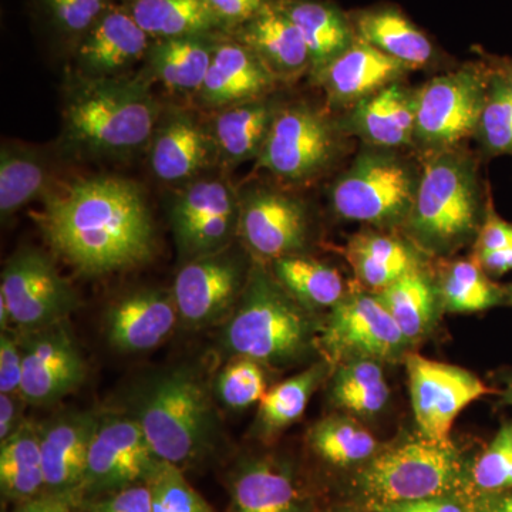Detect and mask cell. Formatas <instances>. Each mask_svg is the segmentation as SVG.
I'll return each mask as SVG.
<instances>
[{
	"instance_id": "6da1fadb",
	"label": "cell",
	"mask_w": 512,
	"mask_h": 512,
	"mask_svg": "<svg viewBox=\"0 0 512 512\" xmlns=\"http://www.w3.org/2000/svg\"><path fill=\"white\" fill-rule=\"evenodd\" d=\"M35 220L53 252L84 276L134 269L156 254L146 195L126 178L96 175L49 191Z\"/></svg>"
},
{
	"instance_id": "7a4b0ae2",
	"label": "cell",
	"mask_w": 512,
	"mask_h": 512,
	"mask_svg": "<svg viewBox=\"0 0 512 512\" xmlns=\"http://www.w3.org/2000/svg\"><path fill=\"white\" fill-rule=\"evenodd\" d=\"M163 107L143 76H80L67 92L62 138L94 157L133 156L148 147Z\"/></svg>"
},
{
	"instance_id": "3957f363",
	"label": "cell",
	"mask_w": 512,
	"mask_h": 512,
	"mask_svg": "<svg viewBox=\"0 0 512 512\" xmlns=\"http://www.w3.org/2000/svg\"><path fill=\"white\" fill-rule=\"evenodd\" d=\"M319 335L312 312L289 295L272 271L255 262L225 325L222 345L234 357L285 367L311 355Z\"/></svg>"
},
{
	"instance_id": "277c9868",
	"label": "cell",
	"mask_w": 512,
	"mask_h": 512,
	"mask_svg": "<svg viewBox=\"0 0 512 512\" xmlns=\"http://www.w3.org/2000/svg\"><path fill=\"white\" fill-rule=\"evenodd\" d=\"M484 217L476 158L460 147L429 153L404 224L409 237L429 254L448 255L477 238Z\"/></svg>"
},
{
	"instance_id": "5b68a950",
	"label": "cell",
	"mask_w": 512,
	"mask_h": 512,
	"mask_svg": "<svg viewBox=\"0 0 512 512\" xmlns=\"http://www.w3.org/2000/svg\"><path fill=\"white\" fill-rule=\"evenodd\" d=\"M133 417L154 454L180 468L208 453L217 427L207 387L200 377L184 369L148 383Z\"/></svg>"
},
{
	"instance_id": "8992f818",
	"label": "cell",
	"mask_w": 512,
	"mask_h": 512,
	"mask_svg": "<svg viewBox=\"0 0 512 512\" xmlns=\"http://www.w3.org/2000/svg\"><path fill=\"white\" fill-rule=\"evenodd\" d=\"M463 481V461L451 443L421 436L379 450L357 471L353 487L372 510L382 505L451 495Z\"/></svg>"
},
{
	"instance_id": "52a82bcc",
	"label": "cell",
	"mask_w": 512,
	"mask_h": 512,
	"mask_svg": "<svg viewBox=\"0 0 512 512\" xmlns=\"http://www.w3.org/2000/svg\"><path fill=\"white\" fill-rule=\"evenodd\" d=\"M421 167L392 148L367 147L330 188V204L346 221L404 227L412 211Z\"/></svg>"
},
{
	"instance_id": "ba28073f",
	"label": "cell",
	"mask_w": 512,
	"mask_h": 512,
	"mask_svg": "<svg viewBox=\"0 0 512 512\" xmlns=\"http://www.w3.org/2000/svg\"><path fill=\"white\" fill-rule=\"evenodd\" d=\"M345 148V128L308 103L282 104L256 167L302 185L330 170Z\"/></svg>"
},
{
	"instance_id": "9c48e42d",
	"label": "cell",
	"mask_w": 512,
	"mask_h": 512,
	"mask_svg": "<svg viewBox=\"0 0 512 512\" xmlns=\"http://www.w3.org/2000/svg\"><path fill=\"white\" fill-rule=\"evenodd\" d=\"M490 67L467 64L440 74L416 90L414 144L427 153L458 148L476 136Z\"/></svg>"
},
{
	"instance_id": "30bf717a",
	"label": "cell",
	"mask_w": 512,
	"mask_h": 512,
	"mask_svg": "<svg viewBox=\"0 0 512 512\" xmlns=\"http://www.w3.org/2000/svg\"><path fill=\"white\" fill-rule=\"evenodd\" d=\"M412 345L376 293L345 296L320 326L319 346L330 362L375 359L393 362Z\"/></svg>"
},
{
	"instance_id": "8fae6325",
	"label": "cell",
	"mask_w": 512,
	"mask_h": 512,
	"mask_svg": "<svg viewBox=\"0 0 512 512\" xmlns=\"http://www.w3.org/2000/svg\"><path fill=\"white\" fill-rule=\"evenodd\" d=\"M170 221L187 261L224 251L238 234L239 194L224 178H197L171 201Z\"/></svg>"
},
{
	"instance_id": "7c38bea8",
	"label": "cell",
	"mask_w": 512,
	"mask_h": 512,
	"mask_svg": "<svg viewBox=\"0 0 512 512\" xmlns=\"http://www.w3.org/2000/svg\"><path fill=\"white\" fill-rule=\"evenodd\" d=\"M0 301L12 325L30 332L63 322L76 309L77 296L49 256L23 248L3 268Z\"/></svg>"
},
{
	"instance_id": "4fadbf2b",
	"label": "cell",
	"mask_w": 512,
	"mask_h": 512,
	"mask_svg": "<svg viewBox=\"0 0 512 512\" xmlns=\"http://www.w3.org/2000/svg\"><path fill=\"white\" fill-rule=\"evenodd\" d=\"M409 376L414 419L423 436L451 443L458 414L491 390L470 370L427 359L416 353L404 357Z\"/></svg>"
},
{
	"instance_id": "5bb4252c",
	"label": "cell",
	"mask_w": 512,
	"mask_h": 512,
	"mask_svg": "<svg viewBox=\"0 0 512 512\" xmlns=\"http://www.w3.org/2000/svg\"><path fill=\"white\" fill-rule=\"evenodd\" d=\"M160 461L134 417H106L100 420L90 444L79 497H99L148 483Z\"/></svg>"
},
{
	"instance_id": "9a60e30c",
	"label": "cell",
	"mask_w": 512,
	"mask_h": 512,
	"mask_svg": "<svg viewBox=\"0 0 512 512\" xmlns=\"http://www.w3.org/2000/svg\"><path fill=\"white\" fill-rule=\"evenodd\" d=\"M228 249L190 259L175 276L171 293L184 325H212L237 305L251 268Z\"/></svg>"
},
{
	"instance_id": "2e32d148",
	"label": "cell",
	"mask_w": 512,
	"mask_h": 512,
	"mask_svg": "<svg viewBox=\"0 0 512 512\" xmlns=\"http://www.w3.org/2000/svg\"><path fill=\"white\" fill-rule=\"evenodd\" d=\"M238 235L262 261L301 254L309 238L308 210L286 192L251 188L239 195Z\"/></svg>"
},
{
	"instance_id": "e0dca14e",
	"label": "cell",
	"mask_w": 512,
	"mask_h": 512,
	"mask_svg": "<svg viewBox=\"0 0 512 512\" xmlns=\"http://www.w3.org/2000/svg\"><path fill=\"white\" fill-rule=\"evenodd\" d=\"M20 396L33 406H50L79 389L86 363L63 322L25 332Z\"/></svg>"
},
{
	"instance_id": "ac0fdd59",
	"label": "cell",
	"mask_w": 512,
	"mask_h": 512,
	"mask_svg": "<svg viewBox=\"0 0 512 512\" xmlns=\"http://www.w3.org/2000/svg\"><path fill=\"white\" fill-rule=\"evenodd\" d=\"M147 150L151 171L165 184L191 183L220 163L210 124L187 110L163 111Z\"/></svg>"
},
{
	"instance_id": "d6986e66",
	"label": "cell",
	"mask_w": 512,
	"mask_h": 512,
	"mask_svg": "<svg viewBox=\"0 0 512 512\" xmlns=\"http://www.w3.org/2000/svg\"><path fill=\"white\" fill-rule=\"evenodd\" d=\"M151 42L127 10L114 2L74 45V62L83 77L123 76L128 67L146 59Z\"/></svg>"
},
{
	"instance_id": "ffe728a7",
	"label": "cell",
	"mask_w": 512,
	"mask_h": 512,
	"mask_svg": "<svg viewBox=\"0 0 512 512\" xmlns=\"http://www.w3.org/2000/svg\"><path fill=\"white\" fill-rule=\"evenodd\" d=\"M278 83L252 50L227 33H220L197 99L207 109L218 111L271 96Z\"/></svg>"
},
{
	"instance_id": "44dd1931",
	"label": "cell",
	"mask_w": 512,
	"mask_h": 512,
	"mask_svg": "<svg viewBox=\"0 0 512 512\" xmlns=\"http://www.w3.org/2000/svg\"><path fill=\"white\" fill-rule=\"evenodd\" d=\"M100 419L93 413H69L39 427L46 493L72 501L79 497L90 444Z\"/></svg>"
},
{
	"instance_id": "7402d4cb",
	"label": "cell",
	"mask_w": 512,
	"mask_h": 512,
	"mask_svg": "<svg viewBox=\"0 0 512 512\" xmlns=\"http://www.w3.org/2000/svg\"><path fill=\"white\" fill-rule=\"evenodd\" d=\"M178 320L173 293L141 289L110 306L106 315L107 340L119 352H147L170 338Z\"/></svg>"
},
{
	"instance_id": "603a6c76",
	"label": "cell",
	"mask_w": 512,
	"mask_h": 512,
	"mask_svg": "<svg viewBox=\"0 0 512 512\" xmlns=\"http://www.w3.org/2000/svg\"><path fill=\"white\" fill-rule=\"evenodd\" d=\"M409 70L399 60L356 37L349 49L313 77L330 103L355 106L384 87L400 82Z\"/></svg>"
},
{
	"instance_id": "cb8c5ba5",
	"label": "cell",
	"mask_w": 512,
	"mask_h": 512,
	"mask_svg": "<svg viewBox=\"0 0 512 512\" xmlns=\"http://www.w3.org/2000/svg\"><path fill=\"white\" fill-rule=\"evenodd\" d=\"M228 35L252 50L278 82L291 83L312 70L305 40L275 0Z\"/></svg>"
},
{
	"instance_id": "d4e9b609",
	"label": "cell",
	"mask_w": 512,
	"mask_h": 512,
	"mask_svg": "<svg viewBox=\"0 0 512 512\" xmlns=\"http://www.w3.org/2000/svg\"><path fill=\"white\" fill-rule=\"evenodd\" d=\"M295 471L275 458L239 464L229 480L228 512H308Z\"/></svg>"
},
{
	"instance_id": "484cf974",
	"label": "cell",
	"mask_w": 512,
	"mask_h": 512,
	"mask_svg": "<svg viewBox=\"0 0 512 512\" xmlns=\"http://www.w3.org/2000/svg\"><path fill=\"white\" fill-rule=\"evenodd\" d=\"M346 130L370 147L413 146L416 131V90L402 82L390 84L352 106Z\"/></svg>"
},
{
	"instance_id": "4316f807",
	"label": "cell",
	"mask_w": 512,
	"mask_h": 512,
	"mask_svg": "<svg viewBox=\"0 0 512 512\" xmlns=\"http://www.w3.org/2000/svg\"><path fill=\"white\" fill-rule=\"evenodd\" d=\"M282 104L271 94L218 110L210 123L218 161L225 167H237L258 160Z\"/></svg>"
},
{
	"instance_id": "83f0119b",
	"label": "cell",
	"mask_w": 512,
	"mask_h": 512,
	"mask_svg": "<svg viewBox=\"0 0 512 512\" xmlns=\"http://www.w3.org/2000/svg\"><path fill=\"white\" fill-rule=\"evenodd\" d=\"M349 19L356 37L384 55L399 60L410 70L427 66L436 57V50L426 33L399 9L382 6L360 10Z\"/></svg>"
},
{
	"instance_id": "f1b7e54d",
	"label": "cell",
	"mask_w": 512,
	"mask_h": 512,
	"mask_svg": "<svg viewBox=\"0 0 512 512\" xmlns=\"http://www.w3.org/2000/svg\"><path fill=\"white\" fill-rule=\"evenodd\" d=\"M298 28L312 59V76L342 55L356 40L349 16L320 0H275Z\"/></svg>"
},
{
	"instance_id": "f546056e",
	"label": "cell",
	"mask_w": 512,
	"mask_h": 512,
	"mask_svg": "<svg viewBox=\"0 0 512 512\" xmlns=\"http://www.w3.org/2000/svg\"><path fill=\"white\" fill-rule=\"evenodd\" d=\"M218 35L154 40L146 56L148 69L171 92L197 96L210 70Z\"/></svg>"
},
{
	"instance_id": "4dcf8cb0",
	"label": "cell",
	"mask_w": 512,
	"mask_h": 512,
	"mask_svg": "<svg viewBox=\"0 0 512 512\" xmlns=\"http://www.w3.org/2000/svg\"><path fill=\"white\" fill-rule=\"evenodd\" d=\"M153 40L224 33L207 0H114Z\"/></svg>"
},
{
	"instance_id": "1f68e13d",
	"label": "cell",
	"mask_w": 512,
	"mask_h": 512,
	"mask_svg": "<svg viewBox=\"0 0 512 512\" xmlns=\"http://www.w3.org/2000/svg\"><path fill=\"white\" fill-rule=\"evenodd\" d=\"M348 256L357 279L373 293L420 268L419 259L406 242L380 232L357 235L349 244Z\"/></svg>"
},
{
	"instance_id": "d6a6232c",
	"label": "cell",
	"mask_w": 512,
	"mask_h": 512,
	"mask_svg": "<svg viewBox=\"0 0 512 512\" xmlns=\"http://www.w3.org/2000/svg\"><path fill=\"white\" fill-rule=\"evenodd\" d=\"M0 490L8 500L25 503L46 493L39 427L25 421L0 441Z\"/></svg>"
},
{
	"instance_id": "836d02e7",
	"label": "cell",
	"mask_w": 512,
	"mask_h": 512,
	"mask_svg": "<svg viewBox=\"0 0 512 512\" xmlns=\"http://www.w3.org/2000/svg\"><path fill=\"white\" fill-rule=\"evenodd\" d=\"M49 165L45 157L28 146L3 144L0 150V215L8 220L29 202L49 192Z\"/></svg>"
},
{
	"instance_id": "e575fe53",
	"label": "cell",
	"mask_w": 512,
	"mask_h": 512,
	"mask_svg": "<svg viewBox=\"0 0 512 512\" xmlns=\"http://www.w3.org/2000/svg\"><path fill=\"white\" fill-rule=\"evenodd\" d=\"M272 274L309 311L332 309L345 298V282L338 269L302 254L272 261Z\"/></svg>"
},
{
	"instance_id": "d590c367",
	"label": "cell",
	"mask_w": 512,
	"mask_h": 512,
	"mask_svg": "<svg viewBox=\"0 0 512 512\" xmlns=\"http://www.w3.org/2000/svg\"><path fill=\"white\" fill-rule=\"evenodd\" d=\"M380 301L410 343L423 339L433 328L437 313L436 286L420 268L377 292Z\"/></svg>"
},
{
	"instance_id": "8d00e7d4",
	"label": "cell",
	"mask_w": 512,
	"mask_h": 512,
	"mask_svg": "<svg viewBox=\"0 0 512 512\" xmlns=\"http://www.w3.org/2000/svg\"><path fill=\"white\" fill-rule=\"evenodd\" d=\"M328 373V363H316L269 389L259 402L255 434L269 440L301 419L311 396Z\"/></svg>"
},
{
	"instance_id": "74e56055",
	"label": "cell",
	"mask_w": 512,
	"mask_h": 512,
	"mask_svg": "<svg viewBox=\"0 0 512 512\" xmlns=\"http://www.w3.org/2000/svg\"><path fill=\"white\" fill-rule=\"evenodd\" d=\"M330 387L333 403L357 417H373L382 413L390 399L382 362L375 359H352L340 363Z\"/></svg>"
},
{
	"instance_id": "f35d334b",
	"label": "cell",
	"mask_w": 512,
	"mask_h": 512,
	"mask_svg": "<svg viewBox=\"0 0 512 512\" xmlns=\"http://www.w3.org/2000/svg\"><path fill=\"white\" fill-rule=\"evenodd\" d=\"M308 441L323 461L335 467L363 466L379 451L373 434L352 417L342 414L316 423L309 430Z\"/></svg>"
},
{
	"instance_id": "ab89813d",
	"label": "cell",
	"mask_w": 512,
	"mask_h": 512,
	"mask_svg": "<svg viewBox=\"0 0 512 512\" xmlns=\"http://www.w3.org/2000/svg\"><path fill=\"white\" fill-rule=\"evenodd\" d=\"M439 295L448 312L477 313L505 301V288L495 285L474 259H460L441 276Z\"/></svg>"
},
{
	"instance_id": "60d3db41",
	"label": "cell",
	"mask_w": 512,
	"mask_h": 512,
	"mask_svg": "<svg viewBox=\"0 0 512 512\" xmlns=\"http://www.w3.org/2000/svg\"><path fill=\"white\" fill-rule=\"evenodd\" d=\"M476 136L490 156H512V94L495 67H490L487 94Z\"/></svg>"
},
{
	"instance_id": "b9f144b4",
	"label": "cell",
	"mask_w": 512,
	"mask_h": 512,
	"mask_svg": "<svg viewBox=\"0 0 512 512\" xmlns=\"http://www.w3.org/2000/svg\"><path fill=\"white\" fill-rule=\"evenodd\" d=\"M148 485L153 500L151 512H212L211 505L174 464L161 460Z\"/></svg>"
},
{
	"instance_id": "7bdbcfd3",
	"label": "cell",
	"mask_w": 512,
	"mask_h": 512,
	"mask_svg": "<svg viewBox=\"0 0 512 512\" xmlns=\"http://www.w3.org/2000/svg\"><path fill=\"white\" fill-rule=\"evenodd\" d=\"M215 392L229 409H247L261 402L268 392L264 367L248 357H234L217 377Z\"/></svg>"
},
{
	"instance_id": "ee69618b",
	"label": "cell",
	"mask_w": 512,
	"mask_h": 512,
	"mask_svg": "<svg viewBox=\"0 0 512 512\" xmlns=\"http://www.w3.org/2000/svg\"><path fill=\"white\" fill-rule=\"evenodd\" d=\"M471 483L483 494H503L512 490V424H505L477 458Z\"/></svg>"
},
{
	"instance_id": "f6af8a7d",
	"label": "cell",
	"mask_w": 512,
	"mask_h": 512,
	"mask_svg": "<svg viewBox=\"0 0 512 512\" xmlns=\"http://www.w3.org/2000/svg\"><path fill=\"white\" fill-rule=\"evenodd\" d=\"M53 28L74 45L113 5L114 0H39Z\"/></svg>"
},
{
	"instance_id": "bcb514c9",
	"label": "cell",
	"mask_w": 512,
	"mask_h": 512,
	"mask_svg": "<svg viewBox=\"0 0 512 512\" xmlns=\"http://www.w3.org/2000/svg\"><path fill=\"white\" fill-rule=\"evenodd\" d=\"M151 507L150 485L143 483L90 498L87 512H151Z\"/></svg>"
},
{
	"instance_id": "7dc6e473",
	"label": "cell",
	"mask_w": 512,
	"mask_h": 512,
	"mask_svg": "<svg viewBox=\"0 0 512 512\" xmlns=\"http://www.w3.org/2000/svg\"><path fill=\"white\" fill-rule=\"evenodd\" d=\"M23 379V349L10 330L0 335V393L20 394Z\"/></svg>"
},
{
	"instance_id": "c3c4849f",
	"label": "cell",
	"mask_w": 512,
	"mask_h": 512,
	"mask_svg": "<svg viewBox=\"0 0 512 512\" xmlns=\"http://www.w3.org/2000/svg\"><path fill=\"white\" fill-rule=\"evenodd\" d=\"M269 2L271 0H207V5L221 29L228 35L255 18Z\"/></svg>"
},
{
	"instance_id": "681fc988",
	"label": "cell",
	"mask_w": 512,
	"mask_h": 512,
	"mask_svg": "<svg viewBox=\"0 0 512 512\" xmlns=\"http://www.w3.org/2000/svg\"><path fill=\"white\" fill-rule=\"evenodd\" d=\"M510 245H512V224L498 217L493 208L488 207L476 238V255L500 251Z\"/></svg>"
},
{
	"instance_id": "f907efd6",
	"label": "cell",
	"mask_w": 512,
	"mask_h": 512,
	"mask_svg": "<svg viewBox=\"0 0 512 512\" xmlns=\"http://www.w3.org/2000/svg\"><path fill=\"white\" fill-rule=\"evenodd\" d=\"M373 512H470L454 495L420 498L372 508Z\"/></svg>"
},
{
	"instance_id": "816d5d0a",
	"label": "cell",
	"mask_w": 512,
	"mask_h": 512,
	"mask_svg": "<svg viewBox=\"0 0 512 512\" xmlns=\"http://www.w3.org/2000/svg\"><path fill=\"white\" fill-rule=\"evenodd\" d=\"M26 400L20 394L0 393V441L8 439L19 427L23 420V406Z\"/></svg>"
},
{
	"instance_id": "f5cc1de1",
	"label": "cell",
	"mask_w": 512,
	"mask_h": 512,
	"mask_svg": "<svg viewBox=\"0 0 512 512\" xmlns=\"http://www.w3.org/2000/svg\"><path fill=\"white\" fill-rule=\"evenodd\" d=\"M476 261L488 275L501 276L512 271V245L500 251L476 255Z\"/></svg>"
},
{
	"instance_id": "db71d44e",
	"label": "cell",
	"mask_w": 512,
	"mask_h": 512,
	"mask_svg": "<svg viewBox=\"0 0 512 512\" xmlns=\"http://www.w3.org/2000/svg\"><path fill=\"white\" fill-rule=\"evenodd\" d=\"M16 512H72L70 501L56 495L43 494L33 500L20 503Z\"/></svg>"
},
{
	"instance_id": "11a10c76",
	"label": "cell",
	"mask_w": 512,
	"mask_h": 512,
	"mask_svg": "<svg viewBox=\"0 0 512 512\" xmlns=\"http://www.w3.org/2000/svg\"><path fill=\"white\" fill-rule=\"evenodd\" d=\"M470 512H512V494H484Z\"/></svg>"
},
{
	"instance_id": "9f6ffc18",
	"label": "cell",
	"mask_w": 512,
	"mask_h": 512,
	"mask_svg": "<svg viewBox=\"0 0 512 512\" xmlns=\"http://www.w3.org/2000/svg\"><path fill=\"white\" fill-rule=\"evenodd\" d=\"M494 67L501 73V76L504 77V80L507 82L508 87H510V92L512 94V60H503V62L495 64Z\"/></svg>"
},
{
	"instance_id": "6f0895ef",
	"label": "cell",
	"mask_w": 512,
	"mask_h": 512,
	"mask_svg": "<svg viewBox=\"0 0 512 512\" xmlns=\"http://www.w3.org/2000/svg\"><path fill=\"white\" fill-rule=\"evenodd\" d=\"M504 399H505V402H507L508 404H511V406H512V376L510 377V379H508L507 389H505Z\"/></svg>"
},
{
	"instance_id": "680465c9",
	"label": "cell",
	"mask_w": 512,
	"mask_h": 512,
	"mask_svg": "<svg viewBox=\"0 0 512 512\" xmlns=\"http://www.w3.org/2000/svg\"><path fill=\"white\" fill-rule=\"evenodd\" d=\"M325 512H360L359 510H356V508H350V507H336L332 508V510H328Z\"/></svg>"
},
{
	"instance_id": "91938a15",
	"label": "cell",
	"mask_w": 512,
	"mask_h": 512,
	"mask_svg": "<svg viewBox=\"0 0 512 512\" xmlns=\"http://www.w3.org/2000/svg\"><path fill=\"white\" fill-rule=\"evenodd\" d=\"M505 301L512 305V284L508 286V288H505Z\"/></svg>"
}]
</instances>
